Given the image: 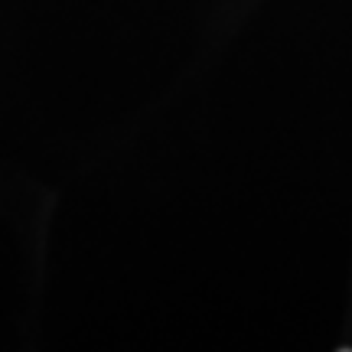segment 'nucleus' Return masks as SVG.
Returning a JSON list of instances; mask_svg holds the SVG:
<instances>
[]
</instances>
